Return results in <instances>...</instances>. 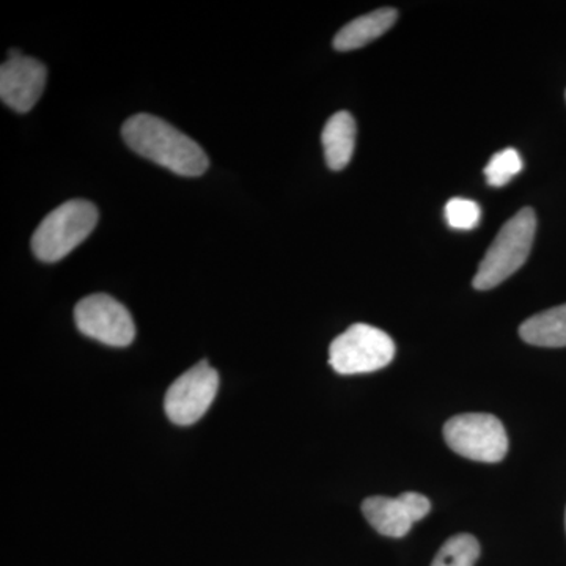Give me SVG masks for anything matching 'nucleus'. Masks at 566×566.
<instances>
[{
	"instance_id": "10",
	"label": "nucleus",
	"mask_w": 566,
	"mask_h": 566,
	"mask_svg": "<svg viewBox=\"0 0 566 566\" xmlns=\"http://www.w3.org/2000/svg\"><path fill=\"white\" fill-rule=\"evenodd\" d=\"M324 156L331 170H342L352 161L356 147V122L349 112H337L327 120L322 134Z\"/></svg>"
},
{
	"instance_id": "15",
	"label": "nucleus",
	"mask_w": 566,
	"mask_h": 566,
	"mask_svg": "<svg viewBox=\"0 0 566 566\" xmlns=\"http://www.w3.org/2000/svg\"><path fill=\"white\" fill-rule=\"evenodd\" d=\"M480 216H482V211H480L479 205L472 200L460 199V197L450 200L446 207L447 223L455 230L475 229L479 226Z\"/></svg>"
},
{
	"instance_id": "9",
	"label": "nucleus",
	"mask_w": 566,
	"mask_h": 566,
	"mask_svg": "<svg viewBox=\"0 0 566 566\" xmlns=\"http://www.w3.org/2000/svg\"><path fill=\"white\" fill-rule=\"evenodd\" d=\"M430 510V501L419 493H403L397 499L375 495L365 499L363 504L364 516L370 526L390 538H403Z\"/></svg>"
},
{
	"instance_id": "4",
	"label": "nucleus",
	"mask_w": 566,
	"mask_h": 566,
	"mask_svg": "<svg viewBox=\"0 0 566 566\" xmlns=\"http://www.w3.org/2000/svg\"><path fill=\"white\" fill-rule=\"evenodd\" d=\"M394 357L390 335L364 323L353 324L329 348L331 367L340 375L371 374L387 367Z\"/></svg>"
},
{
	"instance_id": "13",
	"label": "nucleus",
	"mask_w": 566,
	"mask_h": 566,
	"mask_svg": "<svg viewBox=\"0 0 566 566\" xmlns=\"http://www.w3.org/2000/svg\"><path fill=\"white\" fill-rule=\"evenodd\" d=\"M479 556L480 545L475 536L453 535L436 554L431 566H474Z\"/></svg>"
},
{
	"instance_id": "5",
	"label": "nucleus",
	"mask_w": 566,
	"mask_h": 566,
	"mask_svg": "<svg viewBox=\"0 0 566 566\" xmlns=\"http://www.w3.org/2000/svg\"><path fill=\"white\" fill-rule=\"evenodd\" d=\"M444 438L458 455L480 463H499L509 452L505 427L493 415L471 412L452 417L444 424Z\"/></svg>"
},
{
	"instance_id": "3",
	"label": "nucleus",
	"mask_w": 566,
	"mask_h": 566,
	"mask_svg": "<svg viewBox=\"0 0 566 566\" xmlns=\"http://www.w3.org/2000/svg\"><path fill=\"white\" fill-rule=\"evenodd\" d=\"M535 232L536 216L532 208H523L506 221L480 263L474 279L475 289H495L515 274L527 262Z\"/></svg>"
},
{
	"instance_id": "16",
	"label": "nucleus",
	"mask_w": 566,
	"mask_h": 566,
	"mask_svg": "<svg viewBox=\"0 0 566 566\" xmlns=\"http://www.w3.org/2000/svg\"><path fill=\"white\" fill-rule=\"evenodd\" d=\"M565 526H566V513H565Z\"/></svg>"
},
{
	"instance_id": "1",
	"label": "nucleus",
	"mask_w": 566,
	"mask_h": 566,
	"mask_svg": "<svg viewBox=\"0 0 566 566\" xmlns=\"http://www.w3.org/2000/svg\"><path fill=\"white\" fill-rule=\"evenodd\" d=\"M122 136L137 155L181 177H200L210 166L207 153L197 142L155 115L139 114L128 118Z\"/></svg>"
},
{
	"instance_id": "8",
	"label": "nucleus",
	"mask_w": 566,
	"mask_h": 566,
	"mask_svg": "<svg viewBox=\"0 0 566 566\" xmlns=\"http://www.w3.org/2000/svg\"><path fill=\"white\" fill-rule=\"evenodd\" d=\"M46 77L43 63L20 51H11L0 69V98L20 114L32 111L43 95Z\"/></svg>"
},
{
	"instance_id": "12",
	"label": "nucleus",
	"mask_w": 566,
	"mask_h": 566,
	"mask_svg": "<svg viewBox=\"0 0 566 566\" xmlns=\"http://www.w3.org/2000/svg\"><path fill=\"white\" fill-rule=\"evenodd\" d=\"M520 335L528 345L564 348L566 346V304L526 319L521 324Z\"/></svg>"
},
{
	"instance_id": "14",
	"label": "nucleus",
	"mask_w": 566,
	"mask_h": 566,
	"mask_svg": "<svg viewBox=\"0 0 566 566\" xmlns=\"http://www.w3.org/2000/svg\"><path fill=\"white\" fill-rule=\"evenodd\" d=\"M523 170V159L515 148H506L501 153H495L490 164L485 167L488 182L494 188H501L512 180L515 175Z\"/></svg>"
},
{
	"instance_id": "2",
	"label": "nucleus",
	"mask_w": 566,
	"mask_h": 566,
	"mask_svg": "<svg viewBox=\"0 0 566 566\" xmlns=\"http://www.w3.org/2000/svg\"><path fill=\"white\" fill-rule=\"evenodd\" d=\"M98 208L87 200H70L51 211L32 237V251L41 262L65 259L87 240L98 223Z\"/></svg>"
},
{
	"instance_id": "6",
	"label": "nucleus",
	"mask_w": 566,
	"mask_h": 566,
	"mask_svg": "<svg viewBox=\"0 0 566 566\" xmlns=\"http://www.w3.org/2000/svg\"><path fill=\"white\" fill-rule=\"evenodd\" d=\"M77 329L109 346H128L136 338L134 319L125 305L109 294H91L74 308Z\"/></svg>"
},
{
	"instance_id": "7",
	"label": "nucleus",
	"mask_w": 566,
	"mask_h": 566,
	"mask_svg": "<svg viewBox=\"0 0 566 566\" xmlns=\"http://www.w3.org/2000/svg\"><path fill=\"white\" fill-rule=\"evenodd\" d=\"M218 389V371L207 360L193 365L167 390L164 398L167 417L182 427L199 422L214 401Z\"/></svg>"
},
{
	"instance_id": "11",
	"label": "nucleus",
	"mask_w": 566,
	"mask_h": 566,
	"mask_svg": "<svg viewBox=\"0 0 566 566\" xmlns=\"http://www.w3.org/2000/svg\"><path fill=\"white\" fill-rule=\"evenodd\" d=\"M397 10L379 9L365 14V17L356 18V20L346 24L340 32L335 35L334 48L337 51H354L364 48L379 36L385 35L387 31L397 21Z\"/></svg>"
}]
</instances>
